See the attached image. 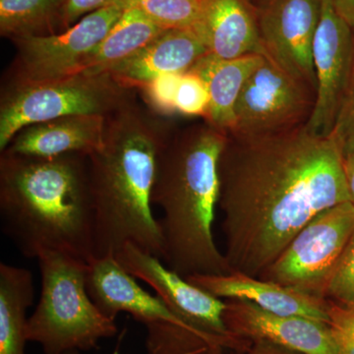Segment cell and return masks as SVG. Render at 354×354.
<instances>
[{
  "mask_svg": "<svg viewBox=\"0 0 354 354\" xmlns=\"http://www.w3.org/2000/svg\"><path fill=\"white\" fill-rule=\"evenodd\" d=\"M136 94L137 91L123 87L109 73L3 82L0 95V152L29 125L80 114L106 118Z\"/></svg>",
  "mask_w": 354,
  "mask_h": 354,
  "instance_id": "cell-7",
  "label": "cell"
},
{
  "mask_svg": "<svg viewBox=\"0 0 354 354\" xmlns=\"http://www.w3.org/2000/svg\"><path fill=\"white\" fill-rule=\"evenodd\" d=\"M160 118L136 97L106 118L102 145L88 156L94 257H115L132 245L164 259L152 194L158 153L171 130Z\"/></svg>",
  "mask_w": 354,
  "mask_h": 354,
  "instance_id": "cell-2",
  "label": "cell"
},
{
  "mask_svg": "<svg viewBox=\"0 0 354 354\" xmlns=\"http://www.w3.org/2000/svg\"><path fill=\"white\" fill-rule=\"evenodd\" d=\"M64 354H81V351H69V353H66ZM111 354H120V351H118V349H115V351H114L113 353Z\"/></svg>",
  "mask_w": 354,
  "mask_h": 354,
  "instance_id": "cell-34",
  "label": "cell"
},
{
  "mask_svg": "<svg viewBox=\"0 0 354 354\" xmlns=\"http://www.w3.org/2000/svg\"><path fill=\"white\" fill-rule=\"evenodd\" d=\"M328 325L339 354H354V307L330 301Z\"/></svg>",
  "mask_w": 354,
  "mask_h": 354,
  "instance_id": "cell-27",
  "label": "cell"
},
{
  "mask_svg": "<svg viewBox=\"0 0 354 354\" xmlns=\"http://www.w3.org/2000/svg\"><path fill=\"white\" fill-rule=\"evenodd\" d=\"M332 135L341 148L354 140V62L348 88Z\"/></svg>",
  "mask_w": 354,
  "mask_h": 354,
  "instance_id": "cell-28",
  "label": "cell"
},
{
  "mask_svg": "<svg viewBox=\"0 0 354 354\" xmlns=\"http://www.w3.org/2000/svg\"><path fill=\"white\" fill-rule=\"evenodd\" d=\"M35 288L29 270L0 264V354H26L27 311L34 304Z\"/></svg>",
  "mask_w": 354,
  "mask_h": 354,
  "instance_id": "cell-21",
  "label": "cell"
},
{
  "mask_svg": "<svg viewBox=\"0 0 354 354\" xmlns=\"http://www.w3.org/2000/svg\"><path fill=\"white\" fill-rule=\"evenodd\" d=\"M0 218L6 236L26 258L95 256L94 209L88 156L37 158L2 152Z\"/></svg>",
  "mask_w": 354,
  "mask_h": 354,
  "instance_id": "cell-3",
  "label": "cell"
},
{
  "mask_svg": "<svg viewBox=\"0 0 354 354\" xmlns=\"http://www.w3.org/2000/svg\"><path fill=\"white\" fill-rule=\"evenodd\" d=\"M322 0H272L259 10L268 57L316 93L313 44Z\"/></svg>",
  "mask_w": 354,
  "mask_h": 354,
  "instance_id": "cell-13",
  "label": "cell"
},
{
  "mask_svg": "<svg viewBox=\"0 0 354 354\" xmlns=\"http://www.w3.org/2000/svg\"><path fill=\"white\" fill-rule=\"evenodd\" d=\"M208 104V88L201 77L193 71L181 74L176 90L177 113L204 118Z\"/></svg>",
  "mask_w": 354,
  "mask_h": 354,
  "instance_id": "cell-25",
  "label": "cell"
},
{
  "mask_svg": "<svg viewBox=\"0 0 354 354\" xmlns=\"http://www.w3.org/2000/svg\"><path fill=\"white\" fill-rule=\"evenodd\" d=\"M37 260L41 295L28 318V342L38 344L44 354H64L92 351L118 334L115 320L104 315L88 293V262L51 251Z\"/></svg>",
  "mask_w": 354,
  "mask_h": 354,
  "instance_id": "cell-5",
  "label": "cell"
},
{
  "mask_svg": "<svg viewBox=\"0 0 354 354\" xmlns=\"http://www.w3.org/2000/svg\"><path fill=\"white\" fill-rule=\"evenodd\" d=\"M127 0L84 16L73 26L48 36L14 39L15 57L3 82H36L78 73L88 55L121 17Z\"/></svg>",
  "mask_w": 354,
  "mask_h": 354,
  "instance_id": "cell-9",
  "label": "cell"
},
{
  "mask_svg": "<svg viewBox=\"0 0 354 354\" xmlns=\"http://www.w3.org/2000/svg\"><path fill=\"white\" fill-rule=\"evenodd\" d=\"M353 232V203L325 209L297 232L259 278L326 299L330 276Z\"/></svg>",
  "mask_w": 354,
  "mask_h": 354,
  "instance_id": "cell-8",
  "label": "cell"
},
{
  "mask_svg": "<svg viewBox=\"0 0 354 354\" xmlns=\"http://www.w3.org/2000/svg\"><path fill=\"white\" fill-rule=\"evenodd\" d=\"M164 30L194 31L200 12V0H127Z\"/></svg>",
  "mask_w": 354,
  "mask_h": 354,
  "instance_id": "cell-23",
  "label": "cell"
},
{
  "mask_svg": "<svg viewBox=\"0 0 354 354\" xmlns=\"http://www.w3.org/2000/svg\"><path fill=\"white\" fill-rule=\"evenodd\" d=\"M116 260L134 278L144 281L169 308L193 327L227 344L234 354L243 353L252 342L235 337L225 322V300L193 285L160 258L127 245Z\"/></svg>",
  "mask_w": 354,
  "mask_h": 354,
  "instance_id": "cell-11",
  "label": "cell"
},
{
  "mask_svg": "<svg viewBox=\"0 0 354 354\" xmlns=\"http://www.w3.org/2000/svg\"><path fill=\"white\" fill-rule=\"evenodd\" d=\"M239 354H300L267 342H253L250 348Z\"/></svg>",
  "mask_w": 354,
  "mask_h": 354,
  "instance_id": "cell-31",
  "label": "cell"
},
{
  "mask_svg": "<svg viewBox=\"0 0 354 354\" xmlns=\"http://www.w3.org/2000/svg\"><path fill=\"white\" fill-rule=\"evenodd\" d=\"M263 57L249 55L234 59H220L208 53L195 64L190 71L201 77L208 88L209 104L205 122L230 134L239 95Z\"/></svg>",
  "mask_w": 354,
  "mask_h": 354,
  "instance_id": "cell-19",
  "label": "cell"
},
{
  "mask_svg": "<svg viewBox=\"0 0 354 354\" xmlns=\"http://www.w3.org/2000/svg\"><path fill=\"white\" fill-rule=\"evenodd\" d=\"M120 0H64L60 15V31L68 29L88 14L111 6Z\"/></svg>",
  "mask_w": 354,
  "mask_h": 354,
  "instance_id": "cell-29",
  "label": "cell"
},
{
  "mask_svg": "<svg viewBox=\"0 0 354 354\" xmlns=\"http://www.w3.org/2000/svg\"><path fill=\"white\" fill-rule=\"evenodd\" d=\"M218 208L232 271L259 278L314 216L351 202L342 148L305 125L264 136L227 134Z\"/></svg>",
  "mask_w": 354,
  "mask_h": 354,
  "instance_id": "cell-1",
  "label": "cell"
},
{
  "mask_svg": "<svg viewBox=\"0 0 354 354\" xmlns=\"http://www.w3.org/2000/svg\"><path fill=\"white\" fill-rule=\"evenodd\" d=\"M64 0H0V35L14 39L60 31Z\"/></svg>",
  "mask_w": 354,
  "mask_h": 354,
  "instance_id": "cell-22",
  "label": "cell"
},
{
  "mask_svg": "<svg viewBox=\"0 0 354 354\" xmlns=\"http://www.w3.org/2000/svg\"><path fill=\"white\" fill-rule=\"evenodd\" d=\"M335 11L354 31V0H332Z\"/></svg>",
  "mask_w": 354,
  "mask_h": 354,
  "instance_id": "cell-32",
  "label": "cell"
},
{
  "mask_svg": "<svg viewBox=\"0 0 354 354\" xmlns=\"http://www.w3.org/2000/svg\"><path fill=\"white\" fill-rule=\"evenodd\" d=\"M193 32L209 55L220 59L249 55L268 57L261 39L259 10L250 0H200Z\"/></svg>",
  "mask_w": 354,
  "mask_h": 354,
  "instance_id": "cell-16",
  "label": "cell"
},
{
  "mask_svg": "<svg viewBox=\"0 0 354 354\" xmlns=\"http://www.w3.org/2000/svg\"><path fill=\"white\" fill-rule=\"evenodd\" d=\"M315 95L313 88L264 57L242 88L230 134L264 136L302 127L313 111Z\"/></svg>",
  "mask_w": 354,
  "mask_h": 354,
  "instance_id": "cell-10",
  "label": "cell"
},
{
  "mask_svg": "<svg viewBox=\"0 0 354 354\" xmlns=\"http://www.w3.org/2000/svg\"><path fill=\"white\" fill-rule=\"evenodd\" d=\"M87 286L104 315L115 320L121 312L128 313L146 328L147 354H234L144 290L113 256L88 261Z\"/></svg>",
  "mask_w": 354,
  "mask_h": 354,
  "instance_id": "cell-6",
  "label": "cell"
},
{
  "mask_svg": "<svg viewBox=\"0 0 354 354\" xmlns=\"http://www.w3.org/2000/svg\"><path fill=\"white\" fill-rule=\"evenodd\" d=\"M205 44L190 30H165L139 53L109 72L114 80L131 90L167 74H184L208 55Z\"/></svg>",
  "mask_w": 354,
  "mask_h": 354,
  "instance_id": "cell-17",
  "label": "cell"
},
{
  "mask_svg": "<svg viewBox=\"0 0 354 354\" xmlns=\"http://www.w3.org/2000/svg\"><path fill=\"white\" fill-rule=\"evenodd\" d=\"M225 302V325L235 337L270 342L300 354H339L328 324L272 313L242 300Z\"/></svg>",
  "mask_w": 354,
  "mask_h": 354,
  "instance_id": "cell-14",
  "label": "cell"
},
{
  "mask_svg": "<svg viewBox=\"0 0 354 354\" xmlns=\"http://www.w3.org/2000/svg\"><path fill=\"white\" fill-rule=\"evenodd\" d=\"M325 298L342 306L354 307V232L333 271Z\"/></svg>",
  "mask_w": 354,
  "mask_h": 354,
  "instance_id": "cell-24",
  "label": "cell"
},
{
  "mask_svg": "<svg viewBox=\"0 0 354 354\" xmlns=\"http://www.w3.org/2000/svg\"><path fill=\"white\" fill-rule=\"evenodd\" d=\"M186 279L221 299L242 300L272 313L329 323V300L267 279L235 271L225 274H193Z\"/></svg>",
  "mask_w": 354,
  "mask_h": 354,
  "instance_id": "cell-15",
  "label": "cell"
},
{
  "mask_svg": "<svg viewBox=\"0 0 354 354\" xmlns=\"http://www.w3.org/2000/svg\"><path fill=\"white\" fill-rule=\"evenodd\" d=\"M180 75L167 74L158 77L140 90L149 109L160 116L177 113L176 90Z\"/></svg>",
  "mask_w": 354,
  "mask_h": 354,
  "instance_id": "cell-26",
  "label": "cell"
},
{
  "mask_svg": "<svg viewBox=\"0 0 354 354\" xmlns=\"http://www.w3.org/2000/svg\"><path fill=\"white\" fill-rule=\"evenodd\" d=\"M165 30L135 7L127 6L118 22L88 57L78 73H109L121 62L139 53Z\"/></svg>",
  "mask_w": 354,
  "mask_h": 354,
  "instance_id": "cell-20",
  "label": "cell"
},
{
  "mask_svg": "<svg viewBox=\"0 0 354 354\" xmlns=\"http://www.w3.org/2000/svg\"><path fill=\"white\" fill-rule=\"evenodd\" d=\"M104 129V116H62L23 128L3 152L37 158H53L68 153L88 156L101 148Z\"/></svg>",
  "mask_w": 354,
  "mask_h": 354,
  "instance_id": "cell-18",
  "label": "cell"
},
{
  "mask_svg": "<svg viewBox=\"0 0 354 354\" xmlns=\"http://www.w3.org/2000/svg\"><path fill=\"white\" fill-rule=\"evenodd\" d=\"M272 0H250L251 3H252L258 10H260L261 8H263V7H265Z\"/></svg>",
  "mask_w": 354,
  "mask_h": 354,
  "instance_id": "cell-33",
  "label": "cell"
},
{
  "mask_svg": "<svg viewBox=\"0 0 354 354\" xmlns=\"http://www.w3.org/2000/svg\"><path fill=\"white\" fill-rule=\"evenodd\" d=\"M227 139L207 122L193 124L171 132L158 153L152 202L164 213L162 262L184 278L232 272L213 232Z\"/></svg>",
  "mask_w": 354,
  "mask_h": 354,
  "instance_id": "cell-4",
  "label": "cell"
},
{
  "mask_svg": "<svg viewBox=\"0 0 354 354\" xmlns=\"http://www.w3.org/2000/svg\"><path fill=\"white\" fill-rule=\"evenodd\" d=\"M316 95L305 127L320 136L334 129L348 88L354 62V31L335 11L332 0H322L313 44Z\"/></svg>",
  "mask_w": 354,
  "mask_h": 354,
  "instance_id": "cell-12",
  "label": "cell"
},
{
  "mask_svg": "<svg viewBox=\"0 0 354 354\" xmlns=\"http://www.w3.org/2000/svg\"><path fill=\"white\" fill-rule=\"evenodd\" d=\"M342 162L351 202L354 205V140L342 147Z\"/></svg>",
  "mask_w": 354,
  "mask_h": 354,
  "instance_id": "cell-30",
  "label": "cell"
}]
</instances>
